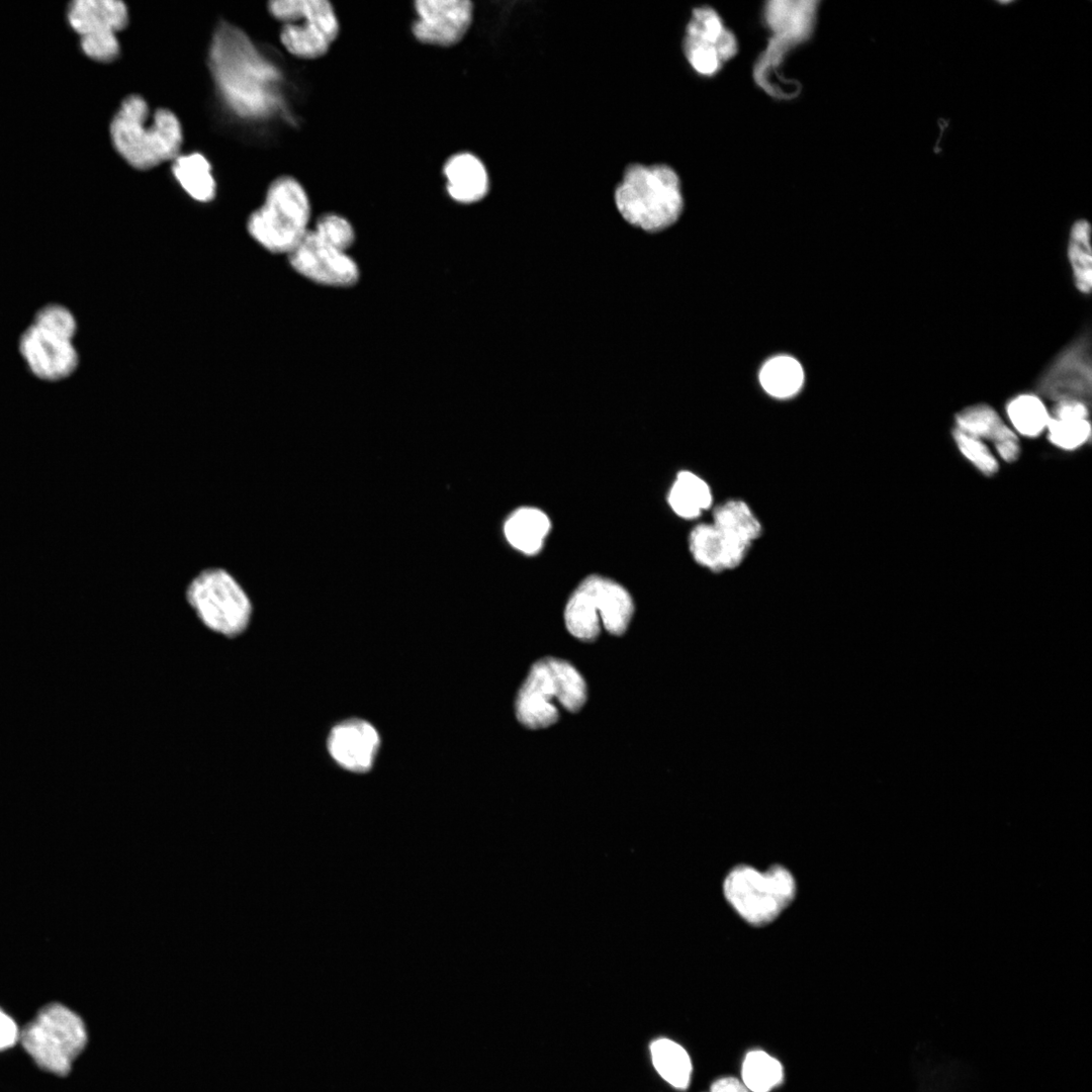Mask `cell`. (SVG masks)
<instances>
[{
  "label": "cell",
  "mask_w": 1092,
  "mask_h": 1092,
  "mask_svg": "<svg viewBox=\"0 0 1092 1092\" xmlns=\"http://www.w3.org/2000/svg\"><path fill=\"white\" fill-rule=\"evenodd\" d=\"M209 68L219 94L239 116L258 119L275 105L276 69L237 26L221 22L212 35Z\"/></svg>",
  "instance_id": "6da1fadb"
},
{
  "label": "cell",
  "mask_w": 1092,
  "mask_h": 1092,
  "mask_svg": "<svg viewBox=\"0 0 1092 1092\" xmlns=\"http://www.w3.org/2000/svg\"><path fill=\"white\" fill-rule=\"evenodd\" d=\"M110 138L117 154L136 170H150L173 161L183 143L182 125L168 108L151 112L140 94H129L110 122Z\"/></svg>",
  "instance_id": "7a4b0ae2"
},
{
  "label": "cell",
  "mask_w": 1092,
  "mask_h": 1092,
  "mask_svg": "<svg viewBox=\"0 0 1092 1092\" xmlns=\"http://www.w3.org/2000/svg\"><path fill=\"white\" fill-rule=\"evenodd\" d=\"M614 200L629 224L650 233L673 224L684 209L679 176L665 164L628 165L615 189Z\"/></svg>",
  "instance_id": "3957f363"
},
{
  "label": "cell",
  "mask_w": 1092,
  "mask_h": 1092,
  "mask_svg": "<svg viewBox=\"0 0 1092 1092\" xmlns=\"http://www.w3.org/2000/svg\"><path fill=\"white\" fill-rule=\"evenodd\" d=\"M310 216V200L302 184L282 175L270 183L262 205L251 212L246 228L262 249L287 256L309 230Z\"/></svg>",
  "instance_id": "277c9868"
},
{
  "label": "cell",
  "mask_w": 1092,
  "mask_h": 1092,
  "mask_svg": "<svg viewBox=\"0 0 1092 1092\" xmlns=\"http://www.w3.org/2000/svg\"><path fill=\"white\" fill-rule=\"evenodd\" d=\"M586 685L567 661L545 657L533 664L516 701L518 720L530 729L554 724L559 707L577 712L585 703Z\"/></svg>",
  "instance_id": "5b68a950"
},
{
  "label": "cell",
  "mask_w": 1092,
  "mask_h": 1092,
  "mask_svg": "<svg viewBox=\"0 0 1092 1092\" xmlns=\"http://www.w3.org/2000/svg\"><path fill=\"white\" fill-rule=\"evenodd\" d=\"M185 599L209 631L228 638L250 626L254 607L250 596L229 570L213 566L200 570L188 582Z\"/></svg>",
  "instance_id": "8992f818"
},
{
  "label": "cell",
  "mask_w": 1092,
  "mask_h": 1092,
  "mask_svg": "<svg viewBox=\"0 0 1092 1092\" xmlns=\"http://www.w3.org/2000/svg\"><path fill=\"white\" fill-rule=\"evenodd\" d=\"M88 1039L83 1019L62 1003H49L20 1030L22 1046L42 1070L70 1073Z\"/></svg>",
  "instance_id": "52a82bcc"
},
{
  "label": "cell",
  "mask_w": 1092,
  "mask_h": 1092,
  "mask_svg": "<svg viewBox=\"0 0 1092 1092\" xmlns=\"http://www.w3.org/2000/svg\"><path fill=\"white\" fill-rule=\"evenodd\" d=\"M634 611L630 594L618 582L589 575L573 592L565 608L568 631L582 641H593L603 626L612 635L627 630Z\"/></svg>",
  "instance_id": "ba28073f"
},
{
  "label": "cell",
  "mask_w": 1092,
  "mask_h": 1092,
  "mask_svg": "<svg viewBox=\"0 0 1092 1092\" xmlns=\"http://www.w3.org/2000/svg\"><path fill=\"white\" fill-rule=\"evenodd\" d=\"M796 891L793 875L779 864L765 872L737 866L723 883L727 902L744 921L754 926L772 922L794 900Z\"/></svg>",
  "instance_id": "9c48e42d"
},
{
  "label": "cell",
  "mask_w": 1092,
  "mask_h": 1092,
  "mask_svg": "<svg viewBox=\"0 0 1092 1092\" xmlns=\"http://www.w3.org/2000/svg\"><path fill=\"white\" fill-rule=\"evenodd\" d=\"M268 11L281 22V44L301 60L324 57L340 33L338 15L328 0H273Z\"/></svg>",
  "instance_id": "30bf717a"
},
{
  "label": "cell",
  "mask_w": 1092,
  "mask_h": 1092,
  "mask_svg": "<svg viewBox=\"0 0 1092 1092\" xmlns=\"http://www.w3.org/2000/svg\"><path fill=\"white\" fill-rule=\"evenodd\" d=\"M68 21L80 35L83 53L100 63H111L120 55L116 33L129 20L127 6L119 0H77L68 9Z\"/></svg>",
  "instance_id": "8fae6325"
},
{
  "label": "cell",
  "mask_w": 1092,
  "mask_h": 1092,
  "mask_svg": "<svg viewBox=\"0 0 1092 1092\" xmlns=\"http://www.w3.org/2000/svg\"><path fill=\"white\" fill-rule=\"evenodd\" d=\"M1036 394L1054 403L1080 401L1090 405L1092 389L1089 331L1069 343L1044 369L1036 382Z\"/></svg>",
  "instance_id": "7c38bea8"
},
{
  "label": "cell",
  "mask_w": 1092,
  "mask_h": 1092,
  "mask_svg": "<svg viewBox=\"0 0 1092 1092\" xmlns=\"http://www.w3.org/2000/svg\"><path fill=\"white\" fill-rule=\"evenodd\" d=\"M736 35L728 29L717 11L709 6L694 8L687 24L682 50L696 73L705 77L718 74L738 52Z\"/></svg>",
  "instance_id": "4fadbf2b"
},
{
  "label": "cell",
  "mask_w": 1092,
  "mask_h": 1092,
  "mask_svg": "<svg viewBox=\"0 0 1092 1092\" xmlns=\"http://www.w3.org/2000/svg\"><path fill=\"white\" fill-rule=\"evenodd\" d=\"M286 257L296 273L317 284L350 287L360 277L359 267L348 252L326 242L310 228Z\"/></svg>",
  "instance_id": "5bb4252c"
},
{
  "label": "cell",
  "mask_w": 1092,
  "mask_h": 1092,
  "mask_svg": "<svg viewBox=\"0 0 1092 1092\" xmlns=\"http://www.w3.org/2000/svg\"><path fill=\"white\" fill-rule=\"evenodd\" d=\"M414 9L417 19L412 24L413 36L427 46L457 44L473 21L474 5L469 0H417Z\"/></svg>",
  "instance_id": "9a60e30c"
},
{
  "label": "cell",
  "mask_w": 1092,
  "mask_h": 1092,
  "mask_svg": "<svg viewBox=\"0 0 1092 1092\" xmlns=\"http://www.w3.org/2000/svg\"><path fill=\"white\" fill-rule=\"evenodd\" d=\"M18 351L33 376L44 381L70 377L80 363L73 340L30 324L20 335Z\"/></svg>",
  "instance_id": "2e32d148"
},
{
  "label": "cell",
  "mask_w": 1092,
  "mask_h": 1092,
  "mask_svg": "<svg viewBox=\"0 0 1092 1092\" xmlns=\"http://www.w3.org/2000/svg\"><path fill=\"white\" fill-rule=\"evenodd\" d=\"M327 744L331 756L339 765L351 771L364 772L371 768L380 740L370 723L352 719L336 725L329 734Z\"/></svg>",
  "instance_id": "e0dca14e"
},
{
  "label": "cell",
  "mask_w": 1092,
  "mask_h": 1092,
  "mask_svg": "<svg viewBox=\"0 0 1092 1092\" xmlns=\"http://www.w3.org/2000/svg\"><path fill=\"white\" fill-rule=\"evenodd\" d=\"M954 427L984 442L989 441L999 457L1007 463L1016 461L1020 455L1017 434L987 403L973 404L957 413Z\"/></svg>",
  "instance_id": "ac0fdd59"
},
{
  "label": "cell",
  "mask_w": 1092,
  "mask_h": 1092,
  "mask_svg": "<svg viewBox=\"0 0 1092 1092\" xmlns=\"http://www.w3.org/2000/svg\"><path fill=\"white\" fill-rule=\"evenodd\" d=\"M689 548L699 565L715 573L738 567L750 549L728 537L712 523L699 524L691 531Z\"/></svg>",
  "instance_id": "d6986e66"
},
{
  "label": "cell",
  "mask_w": 1092,
  "mask_h": 1092,
  "mask_svg": "<svg viewBox=\"0 0 1092 1092\" xmlns=\"http://www.w3.org/2000/svg\"><path fill=\"white\" fill-rule=\"evenodd\" d=\"M445 189L455 202L471 204L482 200L489 190V175L484 163L470 152H458L444 163Z\"/></svg>",
  "instance_id": "ffe728a7"
},
{
  "label": "cell",
  "mask_w": 1092,
  "mask_h": 1092,
  "mask_svg": "<svg viewBox=\"0 0 1092 1092\" xmlns=\"http://www.w3.org/2000/svg\"><path fill=\"white\" fill-rule=\"evenodd\" d=\"M551 523L541 510L532 507L517 509L505 523L508 542L517 550L533 555L540 551Z\"/></svg>",
  "instance_id": "44dd1931"
},
{
  "label": "cell",
  "mask_w": 1092,
  "mask_h": 1092,
  "mask_svg": "<svg viewBox=\"0 0 1092 1092\" xmlns=\"http://www.w3.org/2000/svg\"><path fill=\"white\" fill-rule=\"evenodd\" d=\"M172 162L174 178L192 199L202 203L213 200L216 182L204 155L196 152L178 155Z\"/></svg>",
  "instance_id": "7402d4cb"
},
{
  "label": "cell",
  "mask_w": 1092,
  "mask_h": 1092,
  "mask_svg": "<svg viewBox=\"0 0 1092 1092\" xmlns=\"http://www.w3.org/2000/svg\"><path fill=\"white\" fill-rule=\"evenodd\" d=\"M649 1054L655 1071L666 1083L677 1090L689 1087L693 1066L684 1046L670 1038L657 1037L649 1043Z\"/></svg>",
  "instance_id": "603a6c76"
},
{
  "label": "cell",
  "mask_w": 1092,
  "mask_h": 1092,
  "mask_svg": "<svg viewBox=\"0 0 1092 1092\" xmlns=\"http://www.w3.org/2000/svg\"><path fill=\"white\" fill-rule=\"evenodd\" d=\"M671 510L682 519L698 518L711 508L713 494L709 484L691 471L677 473L667 495Z\"/></svg>",
  "instance_id": "cb8c5ba5"
},
{
  "label": "cell",
  "mask_w": 1092,
  "mask_h": 1092,
  "mask_svg": "<svg viewBox=\"0 0 1092 1092\" xmlns=\"http://www.w3.org/2000/svg\"><path fill=\"white\" fill-rule=\"evenodd\" d=\"M712 524L728 537L749 547L762 533V526L750 507L736 498L714 508Z\"/></svg>",
  "instance_id": "d4e9b609"
},
{
  "label": "cell",
  "mask_w": 1092,
  "mask_h": 1092,
  "mask_svg": "<svg viewBox=\"0 0 1092 1092\" xmlns=\"http://www.w3.org/2000/svg\"><path fill=\"white\" fill-rule=\"evenodd\" d=\"M759 382L766 393L776 398L796 395L804 383V370L798 360L780 355L768 359L759 371Z\"/></svg>",
  "instance_id": "484cf974"
},
{
  "label": "cell",
  "mask_w": 1092,
  "mask_h": 1092,
  "mask_svg": "<svg viewBox=\"0 0 1092 1092\" xmlns=\"http://www.w3.org/2000/svg\"><path fill=\"white\" fill-rule=\"evenodd\" d=\"M1011 429L1026 438H1036L1045 432L1050 411L1036 393L1024 392L1012 396L1005 405Z\"/></svg>",
  "instance_id": "4316f807"
},
{
  "label": "cell",
  "mask_w": 1092,
  "mask_h": 1092,
  "mask_svg": "<svg viewBox=\"0 0 1092 1092\" xmlns=\"http://www.w3.org/2000/svg\"><path fill=\"white\" fill-rule=\"evenodd\" d=\"M1091 226L1086 219L1076 220L1070 230L1067 254L1077 290L1088 295L1092 287Z\"/></svg>",
  "instance_id": "83f0119b"
},
{
  "label": "cell",
  "mask_w": 1092,
  "mask_h": 1092,
  "mask_svg": "<svg viewBox=\"0 0 1092 1092\" xmlns=\"http://www.w3.org/2000/svg\"><path fill=\"white\" fill-rule=\"evenodd\" d=\"M741 1079L749 1092H770L783 1083L784 1068L766 1052L752 1050L743 1059Z\"/></svg>",
  "instance_id": "f1b7e54d"
},
{
  "label": "cell",
  "mask_w": 1092,
  "mask_h": 1092,
  "mask_svg": "<svg viewBox=\"0 0 1092 1092\" xmlns=\"http://www.w3.org/2000/svg\"><path fill=\"white\" fill-rule=\"evenodd\" d=\"M1049 442L1065 451L1076 450L1091 438V424L1089 419L1077 418H1054L1050 420L1045 429Z\"/></svg>",
  "instance_id": "f546056e"
},
{
  "label": "cell",
  "mask_w": 1092,
  "mask_h": 1092,
  "mask_svg": "<svg viewBox=\"0 0 1092 1092\" xmlns=\"http://www.w3.org/2000/svg\"><path fill=\"white\" fill-rule=\"evenodd\" d=\"M960 453L985 476H993L999 470V462L988 445L957 427L951 432Z\"/></svg>",
  "instance_id": "4dcf8cb0"
},
{
  "label": "cell",
  "mask_w": 1092,
  "mask_h": 1092,
  "mask_svg": "<svg viewBox=\"0 0 1092 1092\" xmlns=\"http://www.w3.org/2000/svg\"><path fill=\"white\" fill-rule=\"evenodd\" d=\"M31 324L69 340H74L78 330L74 313L60 303H48L41 306L34 313Z\"/></svg>",
  "instance_id": "1f68e13d"
},
{
  "label": "cell",
  "mask_w": 1092,
  "mask_h": 1092,
  "mask_svg": "<svg viewBox=\"0 0 1092 1092\" xmlns=\"http://www.w3.org/2000/svg\"><path fill=\"white\" fill-rule=\"evenodd\" d=\"M312 230L323 240L345 252L352 247L356 238L352 223L345 216L334 212L318 216Z\"/></svg>",
  "instance_id": "d6a6232c"
},
{
  "label": "cell",
  "mask_w": 1092,
  "mask_h": 1092,
  "mask_svg": "<svg viewBox=\"0 0 1092 1092\" xmlns=\"http://www.w3.org/2000/svg\"><path fill=\"white\" fill-rule=\"evenodd\" d=\"M20 1038L15 1020L0 1008V1052L13 1046Z\"/></svg>",
  "instance_id": "836d02e7"
},
{
  "label": "cell",
  "mask_w": 1092,
  "mask_h": 1092,
  "mask_svg": "<svg viewBox=\"0 0 1092 1092\" xmlns=\"http://www.w3.org/2000/svg\"><path fill=\"white\" fill-rule=\"evenodd\" d=\"M709 1092H749L742 1082L734 1077H722L712 1083Z\"/></svg>",
  "instance_id": "e575fe53"
}]
</instances>
